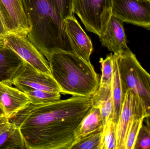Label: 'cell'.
<instances>
[{
  "mask_svg": "<svg viewBox=\"0 0 150 149\" xmlns=\"http://www.w3.org/2000/svg\"><path fill=\"white\" fill-rule=\"evenodd\" d=\"M112 15L123 22L150 29V2L147 0H112Z\"/></svg>",
  "mask_w": 150,
  "mask_h": 149,
  "instance_id": "7",
  "label": "cell"
},
{
  "mask_svg": "<svg viewBox=\"0 0 150 149\" xmlns=\"http://www.w3.org/2000/svg\"><path fill=\"white\" fill-rule=\"evenodd\" d=\"M123 22L112 15L105 31L99 36L101 44L114 54H120L130 50L127 45Z\"/></svg>",
  "mask_w": 150,
  "mask_h": 149,
  "instance_id": "12",
  "label": "cell"
},
{
  "mask_svg": "<svg viewBox=\"0 0 150 149\" xmlns=\"http://www.w3.org/2000/svg\"><path fill=\"white\" fill-rule=\"evenodd\" d=\"M148 115L141 101L131 91L128 90L124 96L116 127V149H125L128 131L134 121L144 119Z\"/></svg>",
  "mask_w": 150,
  "mask_h": 149,
  "instance_id": "8",
  "label": "cell"
},
{
  "mask_svg": "<svg viewBox=\"0 0 150 149\" xmlns=\"http://www.w3.org/2000/svg\"><path fill=\"white\" fill-rule=\"evenodd\" d=\"M0 11L8 33L27 36L31 26L25 0H0Z\"/></svg>",
  "mask_w": 150,
  "mask_h": 149,
  "instance_id": "10",
  "label": "cell"
},
{
  "mask_svg": "<svg viewBox=\"0 0 150 149\" xmlns=\"http://www.w3.org/2000/svg\"><path fill=\"white\" fill-rule=\"evenodd\" d=\"M18 89L30 88L59 92L62 91L52 75L36 70L24 61L11 81Z\"/></svg>",
  "mask_w": 150,
  "mask_h": 149,
  "instance_id": "9",
  "label": "cell"
},
{
  "mask_svg": "<svg viewBox=\"0 0 150 149\" xmlns=\"http://www.w3.org/2000/svg\"><path fill=\"white\" fill-rule=\"evenodd\" d=\"M13 86L10 81H0V109L9 120L31 103L23 92Z\"/></svg>",
  "mask_w": 150,
  "mask_h": 149,
  "instance_id": "11",
  "label": "cell"
},
{
  "mask_svg": "<svg viewBox=\"0 0 150 149\" xmlns=\"http://www.w3.org/2000/svg\"><path fill=\"white\" fill-rule=\"evenodd\" d=\"M3 114V113H2V112L1 110V109H0V114Z\"/></svg>",
  "mask_w": 150,
  "mask_h": 149,
  "instance_id": "29",
  "label": "cell"
},
{
  "mask_svg": "<svg viewBox=\"0 0 150 149\" xmlns=\"http://www.w3.org/2000/svg\"><path fill=\"white\" fill-rule=\"evenodd\" d=\"M20 90L29 97L31 103L35 105L49 104L60 100L59 92L30 88H22Z\"/></svg>",
  "mask_w": 150,
  "mask_h": 149,
  "instance_id": "19",
  "label": "cell"
},
{
  "mask_svg": "<svg viewBox=\"0 0 150 149\" xmlns=\"http://www.w3.org/2000/svg\"><path fill=\"white\" fill-rule=\"evenodd\" d=\"M144 119L134 121L128 131L125 141V149H134L139 131L142 126Z\"/></svg>",
  "mask_w": 150,
  "mask_h": 149,
  "instance_id": "24",
  "label": "cell"
},
{
  "mask_svg": "<svg viewBox=\"0 0 150 149\" xmlns=\"http://www.w3.org/2000/svg\"><path fill=\"white\" fill-rule=\"evenodd\" d=\"M0 45L12 50L36 70L52 75L48 61L26 36L7 33L0 37Z\"/></svg>",
  "mask_w": 150,
  "mask_h": 149,
  "instance_id": "6",
  "label": "cell"
},
{
  "mask_svg": "<svg viewBox=\"0 0 150 149\" xmlns=\"http://www.w3.org/2000/svg\"><path fill=\"white\" fill-rule=\"evenodd\" d=\"M8 33V30L4 23L1 13L0 11V37Z\"/></svg>",
  "mask_w": 150,
  "mask_h": 149,
  "instance_id": "26",
  "label": "cell"
},
{
  "mask_svg": "<svg viewBox=\"0 0 150 149\" xmlns=\"http://www.w3.org/2000/svg\"><path fill=\"white\" fill-rule=\"evenodd\" d=\"M9 121V120L5 117L3 114H0V134Z\"/></svg>",
  "mask_w": 150,
  "mask_h": 149,
  "instance_id": "27",
  "label": "cell"
},
{
  "mask_svg": "<svg viewBox=\"0 0 150 149\" xmlns=\"http://www.w3.org/2000/svg\"><path fill=\"white\" fill-rule=\"evenodd\" d=\"M114 54H109L105 59H100L101 65V76L99 86L112 85L113 75Z\"/></svg>",
  "mask_w": 150,
  "mask_h": 149,
  "instance_id": "22",
  "label": "cell"
},
{
  "mask_svg": "<svg viewBox=\"0 0 150 149\" xmlns=\"http://www.w3.org/2000/svg\"><path fill=\"white\" fill-rule=\"evenodd\" d=\"M92 106L100 109L104 126L112 120L114 105L112 96V85L99 86L91 97Z\"/></svg>",
  "mask_w": 150,
  "mask_h": 149,
  "instance_id": "15",
  "label": "cell"
},
{
  "mask_svg": "<svg viewBox=\"0 0 150 149\" xmlns=\"http://www.w3.org/2000/svg\"><path fill=\"white\" fill-rule=\"evenodd\" d=\"M25 1L31 26L27 37L45 57L48 60L53 53L59 51L74 53L65 21L55 11L51 0Z\"/></svg>",
  "mask_w": 150,
  "mask_h": 149,
  "instance_id": "2",
  "label": "cell"
},
{
  "mask_svg": "<svg viewBox=\"0 0 150 149\" xmlns=\"http://www.w3.org/2000/svg\"><path fill=\"white\" fill-rule=\"evenodd\" d=\"M91 107V98L79 96L31 103L9 121L20 129L26 149H70L76 128Z\"/></svg>",
  "mask_w": 150,
  "mask_h": 149,
  "instance_id": "1",
  "label": "cell"
},
{
  "mask_svg": "<svg viewBox=\"0 0 150 149\" xmlns=\"http://www.w3.org/2000/svg\"><path fill=\"white\" fill-rule=\"evenodd\" d=\"M117 125L112 120L104 126L102 134L101 149H116Z\"/></svg>",
  "mask_w": 150,
  "mask_h": 149,
  "instance_id": "21",
  "label": "cell"
},
{
  "mask_svg": "<svg viewBox=\"0 0 150 149\" xmlns=\"http://www.w3.org/2000/svg\"><path fill=\"white\" fill-rule=\"evenodd\" d=\"M144 120L145 121L146 125L150 129V116H147Z\"/></svg>",
  "mask_w": 150,
  "mask_h": 149,
  "instance_id": "28",
  "label": "cell"
},
{
  "mask_svg": "<svg viewBox=\"0 0 150 149\" xmlns=\"http://www.w3.org/2000/svg\"><path fill=\"white\" fill-rule=\"evenodd\" d=\"M102 129H104V123L100 109L99 108L92 106L75 130L74 143Z\"/></svg>",
  "mask_w": 150,
  "mask_h": 149,
  "instance_id": "14",
  "label": "cell"
},
{
  "mask_svg": "<svg viewBox=\"0 0 150 149\" xmlns=\"http://www.w3.org/2000/svg\"><path fill=\"white\" fill-rule=\"evenodd\" d=\"M55 11L63 20L74 15L73 0H51Z\"/></svg>",
  "mask_w": 150,
  "mask_h": 149,
  "instance_id": "23",
  "label": "cell"
},
{
  "mask_svg": "<svg viewBox=\"0 0 150 149\" xmlns=\"http://www.w3.org/2000/svg\"><path fill=\"white\" fill-rule=\"evenodd\" d=\"M73 11L86 29L98 36L105 30L112 16V0H73Z\"/></svg>",
  "mask_w": 150,
  "mask_h": 149,
  "instance_id": "5",
  "label": "cell"
},
{
  "mask_svg": "<svg viewBox=\"0 0 150 149\" xmlns=\"http://www.w3.org/2000/svg\"><path fill=\"white\" fill-rule=\"evenodd\" d=\"M47 61L61 93L91 98L98 88L99 76L90 61L63 51L54 52Z\"/></svg>",
  "mask_w": 150,
  "mask_h": 149,
  "instance_id": "3",
  "label": "cell"
},
{
  "mask_svg": "<svg viewBox=\"0 0 150 149\" xmlns=\"http://www.w3.org/2000/svg\"><path fill=\"white\" fill-rule=\"evenodd\" d=\"M23 62L12 50L0 45V81L11 82Z\"/></svg>",
  "mask_w": 150,
  "mask_h": 149,
  "instance_id": "16",
  "label": "cell"
},
{
  "mask_svg": "<svg viewBox=\"0 0 150 149\" xmlns=\"http://www.w3.org/2000/svg\"><path fill=\"white\" fill-rule=\"evenodd\" d=\"M150 149V129L143 124L137 138L134 149Z\"/></svg>",
  "mask_w": 150,
  "mask_h": 149,
  "instance_id": "25",
  "label": "cell"
},
{
  "mask_svg": "<svg viewBox=\"0 0 150 149\" xmlns=\"http://www.w3.org/2000/svg\"><path fill=\"white\" fill-rule=\"evenodd\" d=\"M114 55L123 95L128 90L131 91L144 107L148 116H150V74L130 50Z\"/></svg>",
  "mask_w": 150,
  "mask_h": 149,
  "instance_id": "4",
  "label": "cell"
},
{
  "mask_svg": "<svg viewBox=\"0 0 150 149\" xmlns=\"http://www.w3.org/2000/svg\"><path fill=\"white\" fill-rule=\"evenodd\" d=\"M112 96L113 101L114 111L112 121L117 125L121 110L124 96L118 71L115 56L114 54L113 75L112 84Z\"/></svg>",
  "mask_w": 150,
  "mask_h": 149,
  "instance_id": "18",
  "label": "cell"
},
{
  "mask_svg": "<svg viewBox=\"0 0 150 149\" xmlns=\"http://www.w3.org/2000/svg\"><path fill=\"white\" fill-rule=\"evenodd\" d=\"M147 1H149L150 2V0H147Z\"/></svg>",
  "mask_w": 150,
  "mask_h": 149,
  "instance_id": "30",
  "label": "cell"
},
{
  "mask_svg": "<svg viewBox=\"0 0 150 149\" xmlns=\"http://www.w3.org/2000/svg\"><path fill=\"white\" fill-rule=\"evenodd\" d=\"M26 149L20 129L9 121L0 134V149Z\"/></svg>",
  "mask_w": 150,
  "mask_h": 149,
  "instance_id": "17",
  "label": "cell"
},
{
  "mask_svg": "<svg viewBox=\"0 0 150 149\" xmlns=\"http://www.w3.org/2000/svg\"><path fill=\"white\" fill-rule=\"evenodd\" d=\"M103 129L96 131L75 143L70 149H101Z\"/></svg>",
  "mask_w": 150,
  "mask_h": 149,
  "instance_id": "20",
  "label": "cell"
},
{
  "mask_svg": "<svg viewBox=\"0 0 150 149\" xmlns=\"http://www.w3.org/2000/svg\"><path fill=\"white\" fill-rule=\"evenodd\" d=\"M67 35L75 54L90 62L92 43L74 15L65 20Z\"/></svg>",
  "mask_w": 150,
  "mask_h": 149,
  "instance_id": "13",
  "label": "cell"
}]
</instances>
